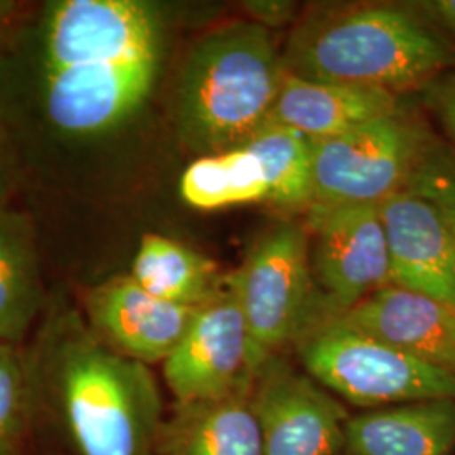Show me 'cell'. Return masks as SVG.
Instances as JSON below:
<instances>
[{
  "mask_svg": "<svg viewBox=\"0 0 455 455\" xmlns=\"http://www.w3.org/2000/svg\"><path fill=\"white\" fill-rule=\"evenodd\" d=\"M159 60V22L137 0H60L43 31V97L66 135L114 131L146 101Z\"/></svg>",
  "mask_w": 455,
  "mask_h": 455,
  "instance_id": "cell-1",
  "label": "cell"
},
{
  "mask_svg": "<svg viewBox=\"0 0 455 455\" xmlns=\"http://www.w3.org/2000/svg\"><path fill=\"white\" fill-rule=\"evenodd\" d=\"M29 363L41 407L73 455H156L163 400L146 364L101 341L73 312L44 329Z\"/></svg>",
  "mask_w": 455,
  "mask_h": 455,
  "instance_id": "cell-2",
  "label": "cell"
},
{
  "mask_svg": "<svg viewBox=\"0 0 455 455\" xmlns=\"http://www.w3.org/2000/svg\"><path fill=\"white\" fill-rule=\"evenodd\" d=\"M289 75L381 88L425 86L455 68V43L411 9L366 5L304 24L283 56Z\"/></svg>",
  "mask_w": 455,
  "mask_h": 455,
  "instance_id": "cell-3",
  "label": "cell"
},
{
  "mask_svg": "<svg viewBox=\"0 0 455 455\" xmlns=\"http://www.w3.org/2000/svg\"><path fill=\"white\" fill-rule=\"evenodd\" d=\"M285 76L268 28L251 20L208 34L180 73V139L201 156L243 147L265 127Z\"/></svg>",
  "mask_w": 455,
  "mask_h": 455,
  "instance_id": "cell-4",
  "label": "cell"
},
{
  "mask_svg": "<svg viewBox=\"0 0 455 455\" xmlns=\"http://www.w3.org/2000/svg\"><path fill=\"white\" fill-rule=\"evenodd\" d=\"M295 347L310 378L364 410L455 398L454 374L353 329L339 317L314 325Z\"/></svg>",
  "mask_w": 455,
  "mask_h": 455,
  "instance_id": "cell-5",
  "label": "cell"
},
{
  "mask_svg": "<svg viewBox=\"0 0 455 455\" xmlns=\"http://www.w3.org/2000/svg\"><path fill=\"white\" fill-rule=\"evenodd\" d=\"M225 282L243 312L255 373L285 346L297 344L314 325L329 319L312 276L304 228L274 229Z\"/></svg>",
  "mask_w": 455,
  "mask_h": 455,
  "instance_id": "cell-6",
  "label": "cell"
},
{
  "mask_svg": "<svg viewBox=\"0 0 455 455\" xmlns=\"http://www.w3.org/2000/svg\"><path fill=\"white\" fill-rule=\"evenodd\" d=\"M432 146L422 124L402 108L312 142L310 206L379 204L410 186Z\"/></svg>",
  "mask_w": 455,
  "mask_h": 455,
  "instance_id": "cell-7",
  "label": "cell"
},
{
  "mask_svg": "<svg viewBox=\"0 0 455 455\" xmlns=\"http://www.w3.org/2000/svg\"><path fill=\"white\" fill-rule=\"evenodd\" d=\"M307 236L312 276L329 317L391 285L378 204L310 206Z\"/></svg>",
  "mask_w": 455,
  "mask_h": 455,
  "instance_id": "cell-8",
  "label": "cell"
},
{
  "mask_svg": "<svg viewBox=\"0 0 455 455\" xmlns=\"http://www.w3.org/2000/svg\"><path fill=\"white\" fill-rule=\"evenodd\" d=\"M251 403L263 455H346V408L283 359L274 356L257 370Z\"/></svg>",
  "mask_w": 455,
  "mask_h": 455,
  "instance_id": "cell-9",
  "label": "cell"
},
{
  "mask_svg": "<svg viewBox=\"0 0 455 455\" xmlns=\"http://www.w3.org/2000/svg\"><path fill=\"white\" fill-rule=\"evenodd\" d=\"M164 378L176 402L221 398L253 385L248 329L227 282L196 310L184 338L164 361Z\"/></svg>",
  "mask_w": 455,
  "mask_h": 455,
  "instance_id": "cell-10",
  "label": "cell"
},
{
  "mask_svg": "<svg viewBox=\"0 0 455 455\" xmlns=\"http://www.w3.org/2000/svg\"><path fill=\"white\" fill-rule=\"evenodd\" d=\"M391 285L455 304V236L439 206L410 186L378 204Z\"/></svg>",
  "mask_w": 455,
  "mask_h": 455,
  "instance_id": "cell-11",
  "label": "cell"
},
{
  "mask_svg": "<svg viewBox=\"0 0 455 455\" xmlns=\"http://www.w3.org/2000/svg\"><path fill=\"white\" fill-rule=\"evenodd\" d=\"M196 310L154 297L131 275L115 276L84 297L86 324L98 338L144 364L167 359L189 329Z\"/></svg>",
  "mask_w": 455,
  "mask_h": 455,
  "instance_id": "cell-12",
  "label": "cell"
},
{
  "mask_svg": "<svg viewBox=\"0 0 455 455\" xmlns=\"http://www.w3.org/2000/svg\"><path fill=\"white\" fill-rule=\"evenodd\" d=\"M338 317L344 324L455 376L452 302L388 285Z\"/></svg>",
  "mask_w": 455,
  "mask_h": 455,
  "instance_id": "cell-13",
  "label": "cell"
},
{
  "mask_svg": "<svg viewBox=\"0 0 455 455\" xmlns=\"http://www.w3.org/2000/svg\"><path fill=\"white\" fill-rule=\"evenodd\" d=\"M396 110L398 98L388 90L312 82L287 73L265 127H283L317 142Z\"/></svg>",
  "mask_w": 455,
  "mask_h": 455,
  "instance_id": "cell-14",
  "label": "cell"
},
{
  "mask_svg": "<svg viewBox=\"0 0 455 455\" xmlns=\"http://www.w3.org/2000/svg\"><path fill=\"white\" fill-rule=\"evenodd\" d=\"M251 387L221 398L176 402L164 417L156 455H263Z\"/></svg>",
  "mask_w": 455,
  "mask_h": 455,
  "instance_id": "cell-15",
  "label": "cell"
},
{
  "mask_svg": "<svg viewBox=\"0 0 455 455\" xmlns=\"http://www.w3.org/2000/svg\"><path fill=\"white\" fill-rule=\"evenodd\" d=\"M455 398L364 410L346 423V455H452Z\"/></svg>",
  "mask_w": 455,
  "mask_h": 455,
  "instance_id": "cell-16",
  "label": "cell"
},
{
  "mask_svg": "<svg viewBox=\"0 0 455 455\" xmlns=\"http://www.w3.org/2000/svg\"><path fill=\"white\" fill-rule=\"evenodd\" d=\"M131 276L154 297L188 307L204 306L225 285L216 261L156 233L142 236Z\"/></svg>",
  "mask_w": 455,
  "mask_h": 455,
  "instance_id": "cell-17",
  "label": "cell"
},
{
  "mask_svg": "<svg viewBox=\"0 0 455 455\" xmlns=\"http://www.w3.org/2000/svg\"><path fill=\"white\" fill-rule=\"evenodd\" d=\"M43 306V285L31 225L0 204V342L19 344Z\"/></svg>",
  "mask_w": 455,
  "mask_h": 455,
  "instance_id": "cell-18",
  "label": "cell"
},
{
  "mask_svg": "<svg viewBox=\"0 0 455 455\" xmlns=\"http://www.w3.org/2000/svg\"><path fill=\"white\" fill-rule=\"evenodd\" d=\"M180 193L189 206L203 212L270 201L260 163L246 147L197 157L182 172Z\"/></svg>",
  "mask_w": 455,
  "mask_h": 455,
  "instance_id": "cell-19",
  "label": "cell"
},
{
  "mask_svg": "<svg viewBox=\"0 0 455 455\" xmlns=\"http://www.w3.org/2000/svg\"><path fill=\"white\" fill-rule=\"evenodd\" d=\"M246 147L260 163L270 201L283 206L312 203V142L283 127L261 129Z\"/></svg>",
  "mask_w": 455,
  "mask_h": 455,
  "instance_id": "cell-20",
  "label": "cell"
},
{
  "mask_svg": "<svg viewBox=\"0 0 455 455\" xmlns=\"http://www.w3.org/2000/svg\"><path fill=\"white\" fill-rule=\"evenodd\" d=\"M31 420L29 363L17 344L0 342V455H20Z\"/></svg>",
  "mask_w": 455,
  "mask_h": 455,
  "instance_id": "cell-21",
  "label": "cell"
},
{
  "mask_svg": "<svg viewBox=\"0 0 455 455\" xmlns=\"http://www.w3.org/2000/svg\"><path fill=\"white\" fill-rule=\"evenodd\" d=\"M410 188L439 206L455 236L454 154L443 147H430L410 180Z\"/></svg>",
  "mask_w": 455,
  "mask_h": 455,
  "instance_id": "cell-22",
  "label": "cell"
},
{
  "mask_svg": "<svg viewBox=\"0 0 455 455\" xmlns=\"http://www.w3.org/2000/svg\"><path fill=\"white\" fill-rule=\"evenodd\" d=\"M423 88L425 103L437 116L447 137L455 144V68L442 73Z\"/></svg>",
  "mask_w": 455,
  "mask_h": 455,
  "instance_id": "cell-23",
  "label": "cell"
},
{
  "mask_svg": "<svg viewBox=\"0 0 455 455\" xmlns=\"http://www.w3.org/2000/svg\"><path fill=\"white\" fill-rule=\"evenodd\" d=\"M417 5L423 16L437 26L442 33L451 34L455 43V0H428Z\"/></svg>",
  "mask_w": 455,
  "mask_h": 455,
  "instance_id": "cell-24",
  "label": "cell"
},
{
  "mask_svg": "<svg viewBox=\"0 0 455 455\" xmlns=\"http://www.w3.org/2000/svg\"><path fill=\"white\" fill-rule=\"evenodd\" d=\"M246 11L255 19L257 24L267 28V24L278 26L287 22L292 14V4L287 2H253L246 4Z\"/></svg>",
  "mask_w": 455,
  "mask_h": 455,
  "instance_id": "cell-25",
  "label": "cell"
},
{
  "mask_svg": "<svg viewBox=\"0 0 455 455\" xmlns=\"http://www.w3.org/2000/svg\"><path fill=\"white\" fill-rule=\"evenodd\" d=\"M9 188H11V167H9L7 157L0 150V204L4 203Z\"/></svg>",
  "mask_w": 455,
  "mask_h": 455,
  "instance_id": "cell-26",
  "label": "cell"
}]
</instances>
